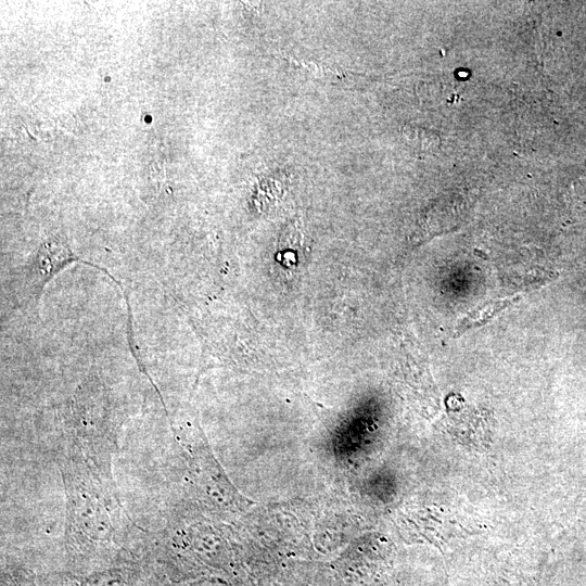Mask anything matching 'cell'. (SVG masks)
Wrapping results in <instances>:
<instances>
[{"label": "cell", "instance_id": "cell-1", "mask_svg": "<svg viewBox=\"0 0 586 586\" xmlns=\"http://www.w3.org/2000/svg\"><path fill=\"white\" fill-rule=\"evenodd\" d=\"M76 260L68 249L58 241H50L42 245L38 254V266L41 276L50 277L66 263Z\"/></svg>", "mask_w": 586, "mask_h": 586}]
</instances>
